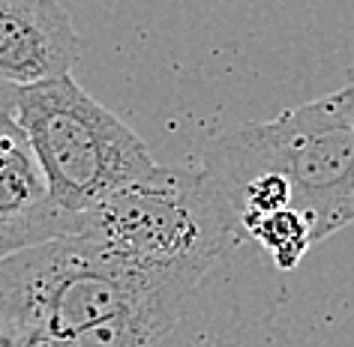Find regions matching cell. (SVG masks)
<instances>
[{
    "label": "cell",
    "mask_w": 354,
    "mask_h": 347,
    "mask_svg": "<svg viewBox=\"0 0 354 347\" xmlns=\"http://www.w3.org/2000/svg\"><path fill=\"white\" fill-rule=\"evenodd\" d=\"M75 230V216L55 204L28 132L12 105V84L0 81V257Z\"/></svg>",
    "instance_id": "5"
},
{
    "label": "cell",
    "mask_w": 354,
    "mask_h": 347,
    "mask_svg": "<svg viewBox=\"0 0 354 347\" xmlns=\"http://www.w3.org/2000/svg\"><path fill=\"white\" fill-rule=\"evenodd\" d=\"M243 230L270 255V261L286 275L315 246L313 225H309V219L297 207H282V210L268 212V216H259L250 225H243Z\"/></svg>",
    "instance_id": "7"
},
{
    "label": "cell",
    "mask_w": 354,
    "mask_h": 347,
    "mask_svg": "<svg viewBox=\"0 0 354 347\" xmlns=\"http://www.w3.org/2000/svg\"><path fill=\"white\" fill-rule=\"evenodd\" d=\"M12 105L51 198L75 219L156 168L145 141L73 75L12 84Z\"/></svg>",
    "instance_id": "4"
},
{
    "label": "cell",
    "mask_w": 354,
    "mask_h": 347,
    "mask_svg": "<svg viewBox=\"0 0 354 347\" xmlns=\"http://www.w3.org/2000/svg\"><path fill=\"white\" fill-rule=\"evenodd\" d=\"M348 75H354V69H351V72H348Z\"/></svg>",
    "instance_id": "8"
},
{
    "label": "cell",
    "mask_w": 354,
    "mask_h": 347,
    "mask_svg": "<svg viewBox=\"0 0 354 347\" xmlns=\"http://www.w3.org/2000/svg\"><path fill=\"white\" fill-rule=\"evenodd\" d=\"M73 234L123 261L205 266L250 237L234 204L201 168H162L75 219Z\"/></svg>",
    "instance_id": "3"
},
{
    "label": "cell",
    "mask_w": 354,
    "mask_h": 347,
    "mask_svg": "<svg viewBox=\"0 0 354 347\" xmlns=\"http://www.w3.org/2000/svg\"><path fill=\"white\" fill-rule=\"evenodd\" d=\"M82 54L75 24L57 0H0V81L39 84L69 75Z\"/></svg>",
    "instance_id": "6"
},
{
    "label": "cell",
    "mask_w": 354,
    "mask_h": 347,
    "mask_svg": "<svg viewBox=\"0 0 354 347\" xmlns=\"http://www.w3.org/2000/svg\"><path fill=\"white\" fill-rule=\"evenodd\" d=\"M207 171L268 168L288 180L291 204L315 246L354 221V75L322 99L264 123H243L207 144Z\"/></svg>",
    "instance_id": "2"
},
{
    "label": "cell",
    "mask_w": 354,
    "mask_h": 347,
    "mask_svg": "<svg viewBox=\"0 0 354 347\" xmlns=\"http://www.w3.org/2000/svg\"><path fill=\"white\" fill-rule=\"evenodd\" d=\"M286 272L243 237L205 266L66 234L0 257V347H286Z\"/></svg>",
    "instance_id": "1"
}]
</instances>
